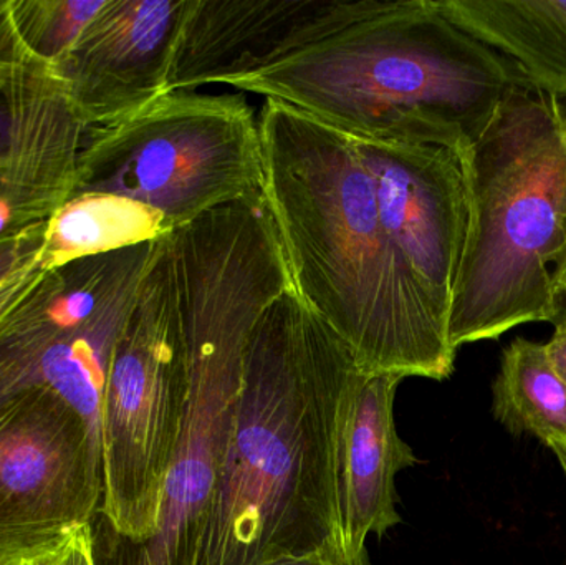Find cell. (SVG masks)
Segmentation results:
<instances>
[{"mask_svg": "<svg viewBox=\"0 0 566 565\" xmlns=\"http://www.w3.org/2000/svg\"><path fill=\"white\" fill-rule=\"evenodd\" d=\"M259 128L262 195L296 294L361 374L451 377L448 321L389 238L353 139L274 98Z\"/></svg>", "mask_w": 566, "mask_h": 565, "instance_id": "1", "label": "cell"}, {"mask_svg": "<svg viewBox=\"0 0 566 565\" xmlns=\"http://www.w3.org/2000/svg\"><path fill=\"white\" fill-rule=\"evenodd\" d=\"M358 372L295 287L262 315L199 565H268L342 537L336 453Z\"/></svg>", "mask_w": 566, "mask_h": 565, "instance_id": "2", "label": "cell"}, {"mask_svg": "<svg viewBox=\"0 0 566 565\" xmlns=\"http://www.w3.org/2000/svg\"><path fill=\"white\" fill-rule=\"evenodd\" d=\"M189 397L155 533L108 534L98 565H199L231 440L245 352L255 325L293 287L264 196L206 212L169 236Z\"/></svg>", "mask_w": 566, "mask_h": 565, "instance_id": "3", "label": "cell"}, {"mask_svg": "<svg viewBox=\"0 0 566 565\" xmlns=\"http://www.w3.org/2000/svg\"><path fill=\"white\" fill-rule=\"evenodd\" d=\"M507 60L434 0H395L277 65L234 80L352 138L468 153L512 90Z\"/></svg>", "mask_w": 566, "mask_h": 565, "instance_id": "4", "label": "cell"}, {"mask_svg": "<svg viewBox=\"0 0 566 565\" xmlns=\"http://www.w3.org/2000/svg\"><path fill=\"white\" fill-rule=\"evenodd\" d=\"M469 228L449 341H495L562 312L551 265L566 245V98L518 83L465 153Z\"/></svg>", "mask_w": 566, "mask_h": 565, "instance_id": "5", "label": "cell"}, {"mask_svg": "<svg viewBox=\"0 0 566 565\" xmlns=\"http://www.w3.org/2000/svg\"><path fill=\"white\" fill-rule=\"evenodd\" d=\"M168 238L156 244L116 344L103 398L98 516L106 533L128 543H143L155 533L189 397Z\"/></svg>", "mask_w": 566, "mask_h": 565, "instance_id": "6", "label": "cell"}, {"mask_svg": "<svg viewBox=\"0 0 566 565\" xmlns=\"http://www.w3.org/2000/svg\"><path fill=\"white\" fill-rule=\"evenodd\" d=\"M262 189L261 128L245 96L195 92L163 96L113 125L86 186L142 202L175 229Z\"/></svg>", "mask_w": 566, "mask_h": 565, "instance_id": "7", "label": "cell"}, {"mask_svg": "<svg viewBox=\"0 0 566 565\" xmlns=\"http://www.w3.org/2000/svg\"><path fill=\"white\" fill-rule=\"evenodd\" d=\"M102 441L60 395L33 391L0 415V556L93 524Z\"/></svg>", "mask_w": 566, "mask_h": 565, "instance_id": "8", "label": "cell"}, {"mask_svg": "<svg viewBox=\"0 0 566 565\" xmlns=\"http://www.w3.org/2000/svg\"><path fill=\"white\" fill-rule=\"evenodd\" d=\"M352 139L371 176L389 238L449 325L469 228L464 153L446 146Z\"/></svg>", "mask_w": 566, "mask_h": 565, "instance_id": "9", "label": "cell"}, {"mask_svg": "<svg viewBox=\"0 0 566 565\" xmlns=\"http://www.w3.org/2000/svg\"><path fill=\"white\" fill-rule=\"evenodd\" d=\"M395 0H195L168 75V93L264 72L389 9Z\"/></svg>", "mask_w": 566, "mask_h": 565, "instance_id": "10", "label": "cell"}, {"mask_svg": "<svg viewBox=\"0 0 566 565\" xmlns=\"http://www.w3.org/2000/svg\"><path fill=\"white\" fill-rule=\"evenodd\" d=\"M195 0H106L73 46L96 109L113 125L168 93V75Z\"/></svg>", "mask_w": 566, "mask_h": 565, "instance_id": "11", "label": "cell"}, {"mask_svg": "<svg viewBox=\"0 0 566 565\" xmlns=\"http://www.w3.org/2000/svg\"><path fill=\"white\" fill-rule=\"evenodd\" d=\"M405 378L358 372L343 405L338 437V513L343 543L366 551L401 523L396 474L418 463L396 430L395 398Z\"/></svg>", "mask_w": 566, "mask_h": 565, "instance_id": "12", "label": "cell"}, {"mask_svg": "<svg viewBox=\"0 0 566 565\" xmlns=\"http://www.w3.org/2000/svg\"><path fill=\"white\" fill-rule=\"evenodd\" d=\"M459 29L511 63L522 82L566 98V0H434Z\"/></svg>", "mask_w": 566, "mask_h": 565, "instance_id": "13", "label": "cell"}, {"mask_svg": "<svg viewBox=\"0 0 566 565\" xmlns=\"http://www.w3.org/2000/svg\"><path fill=\"white\" fill-rule=\"evenodd\" d=\"M175 231L165 216L142 202L109 192L86 191L53 219L50 252L60 264L158 242Z\"/></svg>", "mask_w": 566, "mask_h": 565, "instance_id": "14", "label": "cell"}, {"mask_svg": "<svg viewBox=\"0 0 566 565\" xmlns=\"http://www.w3.org/2000/svg\"><path fill=\"white\" fill-rule=\"evenodd\" d=\"M495 418L514 435H531L547 447L566 437V384L545 344L518 337L502 355L494 387Z\"/></svg>", "mask_w": 566, "mask_h": 565, "instance_id": "15", "label": "cell"}, {"mask_svg": "<svg viewBox=\"0 0 566 565\" xmlns=\"http://www.w3.org/2000/svg\"><path fill=\"white\" fill-rule=\"evenodd\" d=\"M105 3L106 0H98V2L72 0V2L49 3L50 12H45L43 15L35 39H33L36 52L40 55L55 56L70 46L73 49L86 27L98 15Z\"/></svg>", "mask_w": 566, "mask_h": 565, "instance_id": "16", "label": "cell"}, {"mask_svg": "<svg viewBox=\"0 0 566 565\" xmlns=\"http://www.w3.org/2000/svg\"><path fill=\"white\" fill-rule=\"evenodd\" d=\"M2 565H98L93 524L76 527L40 546L0 556Z\"/></svg>", "mask_w": 566, "mask_h": 565, "instance_id": "17", "label": "cell"}, {"mask_svg": "<svg viewBox=\"0 0 566 565\" xmlns=\"http://www.w3.org/2000/svg\"><path fill=\"white\" fill-rule=\"evenodd\" d=\"M268 565H371L366 551H353L343 543L342 537L333 541L323 550L305 556L286 557Z\"/></svg>", "mask_w": 566, "mask_h": 565, "instance_id": "18", "label": "cell"}, {"mask_svg": "<svg viewBox=\"0 0 566 565\" xmlns=\"http://www.w3.org/2000/svg\"><path fill=\"white\" fill-rule=\"evenodd\" d=\"M554 324L555 332L551 341L545 344V350L555 370L566 384V308H562Z\"/></svg>", "mask_w": 566, "mask_h": 565, "instance_id": "19", "label": "cell"}, {"mask_svg": "<svg viewBox=\"0 0 566 565\" xmlns=\"http://www.w3.org/2000/svg\"><path fill=\"white\" fill-rule=\"evenodd\" d=\"M552 279H554L555 292L564 301L566 299V245L562 254L558 255L557 262H555Z\"/></svg>", "mask_w": 566, "mask_h": 565, "instance_id": "20", "label": "cell"}, {"mask_svg": "<svg viewBox=\"0 0 566 565\" xmlns=\"http://www.w3.org/2000/svg\"><path fill=\"white\" fill-rule=\"evenodd\" d=\"M17 262H19V255L13 249H0V284L12 278Z\"/></svg>", "mask_w": 566, "mask_h": 565, "instance_id": "21", "label": "cell"}, {"mask_svg": "<svg viewBox=\"0 0 566 565\" xmlns=\"http://www.w3.org/2000/svg\"><path fill=\"white\" fill-rule=\"evenodd\" d=\"M19 291V282L13 281L12 278L7 279L6 282L0 284V311L12 301L13 295Z\"/></svg>", "mask_w": 566, "mask_h": 565, "instance_id": "22", "label": "cell"}, {"mask_svg": "<svg viewBox=\"0 0 566 565\" xmlns=\"http://www.w3.org/2000/svg\"><path fill=\"white\" fill-rule=\"evenodd\" d=\"M547 447L554 451V454L557 457L558 463H560L562 470H564L566 477V437L551 441Z\"/></svg>", "mask_w": 566, "mask_h": 565, "instance_id": "23", "label": "cell"}, {"mask_svg": "<svg viewBox=\"0 0 566 565\" xmlns=\"http://www.w3.org/2000/svg\"><path fill=\"white\" fill-rule=\"evenodd\" d=\"M6 118H3L2 112H0V142H2L3 136H6Z\"/></svg>", "mask_w": 566, "mask_h": 565, "instance_id": "24", "label": "cell"}, {"mask_svg": "<svg viewBox=\"0 0 566 565\" xmlns=\"http://www.w3.org/2000/svg\"><path fill=\"white\" fill-rule=\"evenodd\" d=\"M0 565H2V563H0Z\"/></svg>", "mask_w": 566, "mask_h": 565, "instance_id": "25", "label": "cell"}]
</instances>
